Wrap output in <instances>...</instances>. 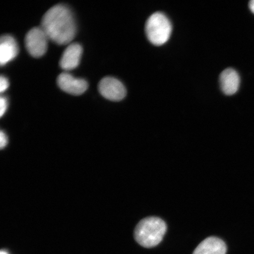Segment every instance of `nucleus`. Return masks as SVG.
<instances>
[{"label": "nucleus", "instance_id": "f257e3e1", "mask_svg": "<svg viewBox=\"0 0 254 254\" xmlns=\"http://www.w3.org/2000/svg\"><path fill=\"white\" fill-rule=\"evenodd\" d=\"M41 27L49 39L59 45L71 44L77 33L74 15L69 8L63 4L53 6L46 12Z\"/></svg>", "mask_w": 254, "mask_h": 254}, {"label": "nucleus", "instance_id": "f03ea898", "mask_svg": "<svg viewBox=\"0 0 254 254\" xmlns=\"http://www.w3.org/2000/svg\"><path fill=\"white\" fill-rule=\"evenodd\" d=\"M167 231V225L161 218L151 217L143 219L136 225L135 239L145 248L157 246L163 240Z\"/></svg>", "mask_w": 254, "mask_h": 254}, {"label": "nucleus", "instance_id": "7ed1b4c3", "mask_svg": "<svg viewBox=\"0 0 254 254\" xmlns=\"http://www.w3.org/2000/svg\"><path fill=\"white\" fill-rule=\"evenodd\" d=\"M172 25L167 16L161 12L152 14L145 24V33L149 41L154 46H160L170 39Z\"/></svg>", "mask_w": 254, "mask_h": 254}, {"label": "nucleus", "instance_id": "20e7f679", "mask_svg": "<svg viewBox=\"0 0 254 254\" xmlns=\"http://www.w3.org/2000/svg\"><path fill=\"white\" fill-rule=\"evenodd\" d=\"M49 40L42 28H32L25 37V44L27 52L35 58L43 57L47 52Z\"/></svg>", "mask_w": 254, "mask_h": 254}, {"label": "nucleus", "instance_id": "39448f33", "mask_svg": "<svg viewBox=\"0 0 254 254\" xmlns=\"http://www.w3.org/2000/svg\"><path fill=\"white\" fill-rule=\"evenodd\" d=\"M98 91L106 99L120 101L126 96V88L119 79L114 77H104L98 84Z\"/></svg>", "mask_w": 254, "mask_h": 254}, {"label": "nucleus", "instance_id": "423d86ee", "mask_svg": "<svg viewBox=\"0 0 254 254\" xmlns=\"http://www.w3.org/2000/svg\"><path fill=\"white\" fill-rule=\"evenodd\" d=\"M57 84L63 91L74 95L83 94L88 87L86 80L75 78L68 72H63L59 75L57 78Z\"/></svg>", "mask_w": 254, "mask_h": 254}, {"label": "nucleus", "instance_id": "0eeeda50", "mask_svg": "<svg viewBox=\"0 0 254 254\" xmlns=\"http://www.w3.org/2000/svg\"><path fill=\"white\" fill-rule=\"evenodd\" d=\"M82 48L78 43L69 44L66 48L60 61V66L64 70L70 71L77 67L80 63Z\"/></svg>", "mask_w": 254, "mask_h": 254}, {"label": "nucleus", "instance_id": "6e6552de", "mask_svg": "<svg viewBox=\"0 0 254 254\" xmlns=\"http://www.w3.org/2000/svg\"><path fill=\"white\" fill-rule=\"evenodd\" d=\"M18 46L14 37L4 35L0 40V64L3 66L17 56Z\"/></svg>", "mask_w": 254, "mask_h": 254}, {"label": "nucleus", "instance_id": "1a4fd4ad", "mask_svg": "<svg viewBox=\"0 0 254 254\" xmlns=\"http://www.w3.org/2000/svg\"><path fill=\"white\" fill-rule=\"evenodd\" d=\"M221 90L225 95L236 94L239 89L240 78L238 72L233 68H227L220 76Z\"/></svg>", "mask_w": 254, "mask_h": 254}, {"label": "nucleus", "instance_id": "9d476101", "mask_svg": "<svg viewBox=\"0 0 254 254\" xmlns=\"http://www.w3.org/2000/svg\"><path fill=\"white\" fill-rule=\"evenodd\" d=\"M227 253L226 244L217 237L206 238L196 248L193 254H225Z\"/></svg>", "mask_w": 254, "mask_h": 254}, {"label": "nucleus", "instance_id": "9b49d317", "mask_svg": "<svg viewBox=\"0 0 254 254\" xmlns=\"http://www.w3.org/2000/svg\"><path fill=\"white\" fill-rule=\"evenodd\" d=\"M8 108V101L7 98L1 96L0 98V116L2 117L5 113Z\"/></svg>", "mask_w": 254, "mask_h": 254}, {"label": "nucleus", "instance_id": "f8f14e48", "mask_svg": "<svg viewBox=\"0 0 254 254\" xmlns=\"http://www.w3.org/2000/svg\"><path fill=\"white\" fill-rule=\"evenodd\" d=\"M9 87V82L8 79L4 76L1 75L0 78V92L3 93L5 91L7 90V89Z\"/></svg>", "mask_w": 254, "mask_h": 254}, {"label": "nucleus", "instance_id": "ddd939ff", "mask_svg": "<svg viewBox=\"0 0 254 254\" xmlns=\"http://www.w3.org/2000/svg\"><path fill=\"white\" fill-rule=\"evenodd\" d=\"M8 139L7 135L2 131L0 133V147L1 149L4 148L7 145Z\"/></svg>", "mask_w": 254, "mask_h": 254}, {"label": "nucleus", "instance_id": "4468645a", "mask_svg": "<svg viewBox=\"0 0 254 254\" xmlns=\"http://www.w3.org/2000/svg\"><path fill=\"white\" fill-rule=\"evenodd\" d=\"M249 7L253 13L254 14V0L251 1L249 3Z\"/></svg>", "mask_w": 254, "mask_h": 254}, {"label": "nucleus", "instance_id": "2eb2a0df", "mask_svg": "<svg viewBox=\"0 0 254 254\" xmlns=\"http://www.w3.org/2000/svg\"><path fill=\"white\" fill-rule=\"evenodd\" d=\"M0 254H8V253L5 250H1Z\"/></svg>", "mask_w": 254, "mask_h": 254}]
</instances>
